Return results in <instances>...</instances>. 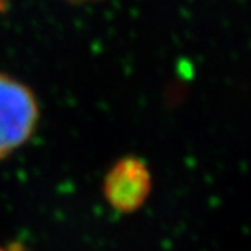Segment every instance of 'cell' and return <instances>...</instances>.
Masks as SVG:
<instances>
[{
  "instance_id": "cell-1",
  "label": "cell",
  "mask_w": 251,
  "mask_h": 251,
  "mask_svg": "<svg viewBox=\"0 0 251 251\" xmlns=\"http://www.w3.org/2000/svg\"><path fill=\"white\" fill-rule=\"evenodd\" d=\"M40 121V103L32 89L0 73V160L9 157L32 138Z\"/></svg>"
},
{
  "instance_id": "cell-2",
  "label": "cell",
  "mask_w": 251,
  "mask_h": 251,
  "mask_svg": "<svg viewBox=\"0 0 251 251\" xmlns=\"http://www.w3.org/2000/svg\"><path fill=\"white\" fill-rule=\"evenodd\" d=\"M151 192V174L146 162L135 156H126L109 168L103 195L112 209L132 213L144 206Z\"/></svg>"
},
{
  "instance_id": "cell-3",
  "label": "cell",
  "mask_w": 251,
  "mask_h": 251,
  "mask_svg": "<svg viewBox=\"0 0 251 251\" xmlns=\"http://www.w3.org/2000/svg\"><path fill=\"white\" fill-rule=\"evenodd\" d=\"M70 3H88V2H97V0H68Z\"/></svg>"
}]
</instances>
